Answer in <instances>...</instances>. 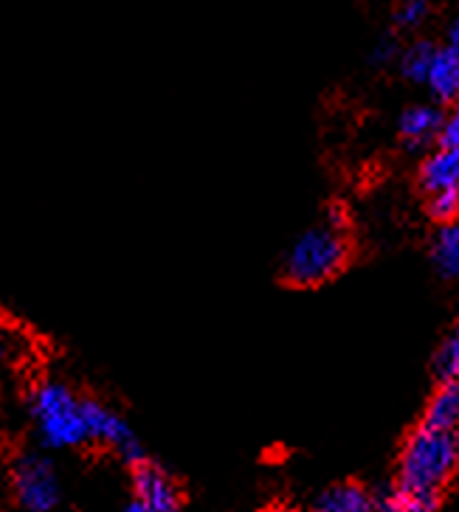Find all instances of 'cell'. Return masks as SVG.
Here are the masks:
<instances>
[{
    "mask_svg": "<svg viewBox=\"0 0 459 512\" xmlns=\"http://www.w3.org/2000/svg\"><path fill=\"white\" fill-rule=\"evenodd\" d=\"M265 512H299V510H293V507H285V504H276V507H268Z\"/></svg>",
    "mask_w": 459,
    "mask_h": 512,
    "instance_id": "cell-22",
    "label": "cell"
},
{
    "mask_svg": "<svg viewBox=\"0 0 459 512\" xmlns=\"http://www.w3.org/2000/svg\"><path fill=\"white\" fill-rule=\"evenodd\" d=\"M15 490L20 504L29 512H51L60 501V482L54 465L40 453L20 456L15 467Z\"/></svg>",
    "mask_w": 459,
    "mask_h": 512,
    "instance_id": "cell-4",
    "label": "cell"
},
{
    "mask_svg": "<svg viewBox=\"0 0 459 512\" xmlns=\"http://www.w3.org/2000/svg\"><path fill=\"white\" fill-rule=\"evenodd\" d=\"M429 17V0H403L398 6V23L406 29L420 26Z\"/></svg>",
    "mask_w": 459,
    "mask_h": 512,
    "instance_id": "cell-17",
    "label": "cell"
},
{
    "mask_svg": "<svg viewBox=\"0 0 459 512\" xmlns=\"http://www.w3.org/2000/svg\"><path fill=\"white\" fill-rule=\"evenodd\" d=\"M440 144L451 147L459 152V102L457 107L443 119V130H440Z\"/></svg>",
    "mask_w": 459,
    "mask_h": 512,
    "instance_id": "cell-18",
    "label": "cell"
},
{
    "mask_svg": "<svg viewBox=\"0 0 459 512\" xmlns=\"http://www.w3.org/2000/svg\"><path fill=\"white\" fill-rule=\"evenodd\" d=\"M313 512H378V504L361 484L344 482L327 487L322 496L316 498Z\"/></svg>",
    "mask_w": 459,
    "mask_h": 512,
    "instance_id": "cell-8",
    "label": "cell"
},
{
    "mask_svg": "<svg viewBox=\"0 0 459 512\" xmlns=\"http://www.w3.org/2000/svg\"><path fill=\"white\" fill-rule=\"evenodd\" d=\"M437 493H423V490H412L398 484L389 496L378 504V512H434L437 510Z\"/></svg>",
    "mask_w": 459,
    "mask_h": 512,
    "instance_id": "cell-12",
    "label": "cell"
},
{
    "mask_svg": "<svg viewBox=\"0 0 459 512\" xmlns=\"http://www.w3.org/2000/svg\"><path fill=\"white\" fill-rule=\"evenodd\" d=\"M434 262L448 276L459 273V223H445L434 242Z\"/></svg>",
    "mask_w": 459,
    "mask_h": 512,
    "instance_id": "cell-13",
    "label": "cell"
},
{
    "mask_svg": "<svg viewBox=\"0 0 459 512\" xmlns=\"http://www.w3.org/2000/svg\"><path fill=\"white\" fill-rule=\"evenodd\" d=\"M392 54H395V46L389 40H383L381 46L375 48V60H392Z\"/></svg>",
    "mask_w": 459,
    "mask_h": 512,
    "instance_id": "cell-19",
    "label": "cell"
},
{
    "mask_svg": "<svg viewBox=\"0 0 459 512\" xmlns=\"http://www.w3.org/2000/svg\"><path fill=\"white\" fill-rule=\"evenodd\" d=\"M429 214L440 223H457L459 217V189H445L429 195Z\"/></svg>",
    "mask_w": 459,
    "mask_h": 512,
    "instance_id": "cell-16",
    "label": "cell"
},
{
    "mask_svg": "<svg viewBox=\"0 0 459 512\" xmlns=\"http://www.w3.org/2000/svg\"><path fill=\"white\" fill-rule=\"evenodd\" d=\"M443 130V116L431 105H414L400 116V136L409 144H426Z\"/></svg>",
    "mask_w": 459,
    "mask_h": 512,
    "instance_id": "cell-10",
    "label": "cell"
},
{
    "mask_svg": "<svg viewBox=\"0 0 459 512\" xmlns=\"http://www.w3.org/2000/svg\"><path fill=\"white\" fill-rule=\"evenodd\" d=\"M133 487H136L138 501L153 512H175L181 504V490H178L175 479L161 467L147 465V462L136 467Z\"/></svg>",
    "mask_w": 459,
    "mask_h": 512,
    "instance_id": "cell-6",
    "label": "cell"
},
{
    "mask_svg": "<svg viewBox=\"0 0 459 512\" xmlns=\"http://www.w3.org/2000/svg\"><path fill=\"white\" fill-rule=\"evenodd\" d=\"M82 417H85L88 439L116 448L122 453L124 462H130V465L138 467L144 462V448L138 445V439L127 428V422L119 414H113L108 406H102L96 400H82Z\"/></svg>",
    "mask_w": 459,
    "mask_h": 512,
    "instance_id": "cell-5",
    "label": "cell"
},
{
    "mask_svg": "<svg viewBox=\"0 0 459 512\" xmlns=\"http://www.w3.org/2000/svg\"><path fill=\"white\" fill-rule=\"evenodd\" d=\"M347 262V237L336 214L322 226L305 231L285 256V279L291 285H322Z\"/></svg>",
    "mask_w": 459,
    "mask_h": 512,
    "instance_id": "cell-2",
    "label": "cell"
},
{
    "mask_svg": "<svg viewBox=\"0 0 459 512\" xmlns=\"http://www.w3.org/2000/svg\"><path fill=\"white\" fill-rule=\"evenodd\" d=\"M3 352H6V327L0 321V358H3Z\"/></svg>",
    "mask_w": 459,
    "mask_h": 512,
    "instance_id": "cell-21",
    "label": "cell"
},
{
    "mask_svg": "<svg viewBox=\"0 0 459 512\" xmlns=\"http://www.w3.org/2000/svg\"><path fill=\"white\" fill-rule=\"evenodd\" d=\"M423 425L459 434V380H445L443 386L431 394Z\"/></svg>",
    "mask_w": 459,
    "mask_h": 512,
    "instance_id": "cell-9",
    "label": "cell"
},
{
    "mask_svg": "<svg viewBox=\"0 0 459 512\" xmlns=\"http://www.w3.org/2000/svg\"><path fill=\"white\" fill-rule=\"evenodd\" d=\"M434 54H437V48L431 46V43H414L412 48H406V51L400 54L403 76L412 79V82H423V85H426V76H429L431 71Z\"/></svg>",
    "mask_w": 459,
    "mask_h": 512,
    "instance_id": "cell-14",
    "label": "cell"
},
{
    "mask_svg": "<svg viewBox=\"0 0 459 512\" xmlns=\"http://www.w3.org/2000/svg\"><path fill=\"white\" fill-rule=\"evenodd\" d=\"M426 85L440 99H457L459 96V57L451 48H437Z\"/></svg>",
    "mask_w": 459,
    "mask_h": 512,
    "instance_id": "cell-11",
    "label": "cell"
},
{
    "mask_svg": "<svg viewBox=\"0 0 459 512\" xmlns=\"http://www.w3.org/2000/svg\"><path fill=\"white\" fill-rule=\"evenodd\" d=\"M420 183L429 195L445 192V189H459V152L451 147H440L431 152L420 166Z\"/></svg>",
    "mask_w": 459,
    "mask_h": 512,
    "instance_id": "cell-7",
    "label": "cell"
},
{
    "mask_svg": "<svg viewBox=\"0 0 459 512\" xmlns=\"http://www.w3.org/2000/svg\"><path fill=\"white\" fill-rule=\"evenodd\" d=\"M457 465L459 434L420 425L412 437L406 439L403 453H400V484L440 496V490L454 476Z\"/></svg>",
    "mask_w": 459,
    "mask_h": 512,
    "instance_id": "cell-1",
    "label": "cell"
},
{
    "mask_svg": "<svg viewBox=\"0 0 459 512\" xmlns=\"http://www.w3.org/2000/svg\"><path fill=\"white\" fill-rule=\"evenodd\" d=\"M31 417L48 448H74L88 442L82 400L60 380H46L34 389Z\"/></svg>",
    "mask_w": 459,
    "mask_h": 512,
    "instance_id": "cell-3",
    "label": "cell"
},
{
    "mask_svg": "<svg viewBox=\"0 0 459 512\" xmlns=\"http://www.w3.org/2000/svg\"><path fill=\"white\" fill-rule=\"evenodd\" d=\"M437 372L443 380H459V324L437 352Z\"/></svg>",
    "mask_w": 459,
    "mask_h": 512,
    "instance_id": "cell-15",
    "label": "cell"
},
{
    "mask_svg": "<svg viewBox=\"0 0 459 512\" xmlns=\"http://www.w3.org/2000/svg\"><path fill=\"white\" fill-rule=\"evenodd\" d=\"M124 512H153V510H150V507H144V504H141V501L136 498L133 504H127V510Z\"/></svg>",
    "mask_w": 459,
    "mask_h": 512,
    "instance_id": "cell-20",
    "label": "cell"
}]
</instances>
